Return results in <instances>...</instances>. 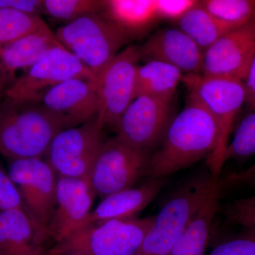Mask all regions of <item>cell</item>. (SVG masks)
Listing matches in <instances>:
<instances>
[{
  "label": "cell",
  "mask_w": 255,
  "mask_h": 255,
  "mask_svg": "<svg viewBox=\"0 0 255 255\" xmlns=\"http://www.w3.org/2000/svg\"><path fill=\"white\" fill-rule=\"evenodd\" d=\"M153 217L111 220L78 228L43 255H136Z\"/></svg>",
  "instance_id": "3957f363"
},
{
  "label": "cell",
  "mask_w": 255,
  "mask_h": 255,
  "mask_svg": "<svg viewBox=\"0 0 255 255\" xmlns=\"http://www.w3.org/2000/svg\"><path fill=\"white\" fill-rule=\"evenodd\" d=\"M15 209L25 211L22 199L9 174L0 167V212Z\"/></svg>",
  "instance_id": "4dcf8cb0"
},
{
  "label": "cell",
  "mask_w": 255,
  "mask_h": 255,
  "mask_svg": "<svg viewBox=\"0 0 255 255\" xmlns=\"http://www.w3.org/2000/svg\"><path fill=\"white\" fill-rule=\"evenodd\" d=\"M184 74L175 67L163 62L150 60L139 65L136 76V97L150 96L172 101Z\"/></svg>",
  "instance_id": "7402d4cb"
},
{
  "label": "cell",
  "mask_w": 255,
  "mask_h": 255,
  "mask_svg": "<svg viewBox=\"0 0 255 255\" xmlns=\"http://www.w3.org/2000/svg\"><path fill=\"white\" fill-rule=\"evenodd\" d=\"M220 174L205 171L184 182L166 201L136 255H169Z\"/></svg>",
  "instance_id": "277c9868"
},
{
  "label": "cell",
  "mask_w": 255,
  "mask_h": 255,
  "mask_svg": "<svg viewBox=\"0 0 255 255\" xmlns=\"http://www.w3.org/2000/svg\"><path fill=\"white\" fill-rule=\"evenodd\" d=\"M97 117L78 127L61 130L44 159L58 176L90 180L94 164L105 140Z\"/></svg>",
  "instance_id": "30bf717a"
},
{
  "label": "cell",
  "mask_w": 255,
  "mask_h": 255,
  "mask_svg": "<svg viewBox=\"0 0 255 255\" xmlns=\"http://www.w3.org/2000/svg\"><path fill=\"white\" fill-rule=\"evenodd\" d=\"M221 191L220 176H217L205 200L191 219L169 255L205 254L214 219L220 209Z\"/></svg>",
  "instance_id": "ffe728a7"
},
{
  "label": "cell",
  "mask_w": 255,
  "mask_h": 255,
  "mask_svg": "<svg viewBox=\"0 0 255 255\" xmlns=\"http://www.w3.org/2000/svg\"><path fill=\"white\" fill-rule=\"evenodd\" d=\"M221 189L226 187H238V186H246V187L255 188V164L249 168L228 175L223 179H220Z\"/></svg>",
  "instance_id": "d6a6232c"
},
{
  "label": "cell",
  "mask_w": 255,
  "mask_h": 255,
  "mask_svg": "<svg viewBox=\"0 0 255 255\" xmlns=\"http://www.w3.org/2000/svg\"><path fill=\"white\" fill-rule=\"evenodd\" d=\"M8 174L21 195L25 211L48 241L56 205L58 175L44 158L11 160Z\"/></svg>",
  "instance_id": "52a82bcc"
},
{
  "label": "cell",
  "mask_w": 255,
  "mask_h": 255,
  "mask_svg": "<svg viewBox=\"0 0 255 255\" xmlns=\"http://www.w3.org/2000/svg\"><path fill=\"white\" fill-rule=\"evenodd\" d=\"M48 28L41 16L14 9H0V47Z\"/></svg>",
  "instance_id": "cb8c5ba5"
},
{
  "label": "cell",
  "mask_w": 255,
  "mask_h": 255,
  "mask_svg": "<svg viewBox=\"0 0 255 255\" xmlns=\"http://www.w3.org/2000/svg\"><path fill=\"white\" fill-rule=\"evenodd\" d=\"M182 82L189 90V96L205 107L219 127V145L206 164L211 172L221 175L233 124L246 104L244 83L239 80L210 78L201 74L184 75Z\"/></svg>",
  "instance_id": "5b68a950"
},
{
  "label": "cell",
  "mask_w": 255,
  "mask_h": 255,
  "mask_svg": "<svg viewBox=\"0 0 255 255\" xmlns=\"http://www.w3.org/2000/svg\"><path fill=\"white\" fill-rule=\"evenodd\" d=\"M243 83L246 94V105L250 110H255V54Z\"/></svg>",
  "instance_id": "836d02e7"
},
{
  "label": "cell",
  "mask_w": 255,
  "mask_h": 255,
  "mask_svg": "<svg viewBox=\"0 0 255 255\" xmlns=\"http://www.w3.org/2000/svg\"><path fill=\"white\" fill-rule=\"evenodd\" d=\"M140 60L138 47L130 46L119 52L97 76L100 102L97 119L102 127L115 129L129 105L136 98V76Z\"/></svg>",
  "instance_id": "8fae6325"
},
{
  "label": "cell",
  "mask_w": 255,
  "mask_h": 255,
  "mask_svg": "<svg viewBox=\"0 0 255 255\" xmlns=\"http://www.w3.org/2000/svg\"><path fill=\"white\" fill-rule=\"evenodd\" d=\"M151 154L128 145L116 135L105 140L90 174L96 196L103 199L133 187L147 176Z\"/></svg>",
  "instance_id": "9c48e42d"
},
{
  "label": "cell",
  "mask_w": 255,
  "mask_h": 255,
  "mask_svg": "<svg viewBox=\"0 0 255 255\" xmlns=\"http://www.w3.org/2000/svg\"><path fill=\"white\" fill-rule=\"evenodd\" d=\"M209 255H255V234L246 231L221 243Z\"/></svg>",
  "instance_id": "f1b7e54d"
},
{
  "label": "cell",
  "mask_w": 255,
  "mask_h": 255,
  "mask_svg": "<svg viewBox=\"0 0 255 255\" xmlns=\"http://www.w3.org/2000/svg\"><path fill=\"white\" fill-rule=\"evenodd\" d=\"M5 90H6V87H5L2 80H1V78H0V100H1L2 95H4Z\"/></svg>",
  "instance_id": "e575fe53"
},
{
  "label": "cell",
  "mask_w": 255,
  "mask_h": 255,
  "mask_svg": "<svg viewBox=\"0 0 255 255\" xmlns=\"http://www.w3.org/2000/svg\"><path fill=\"white\" fill-rule=\"evenodd\" d=\"M104 6L103 0H42V14L69 23L87 15L101 14Z\"/></svg>",
  "instance_id": "484cf974"
},
{
  "label": "cell",
  "mask_w": 255,
  "mask_h": 255,
  "mask_svg": "<svg viewBox=\"0 0 255 255\" xmlns=\"http://www.w3.org/2000/svg\"><path fill=\"white\" fill-rule=\"evenodd\" d=\"M172 101L138 96L121 117L116 136L128 145L152 153L159 147L174 119Z\"/></svg>",
  "instance_id": "7c38bea8"
},
{
  "label": "cell",
  "mask_w": 255,
  "mask_h": 255,
  "mask_svg": "<svg viewBox=\"0 0 255 255\" xmlns=\"http://www.w3.org/2000/svg\"><path fill=\"white\" fill-rule=\"evenodd\" d=\"M197 2L195 0H155L157 19L177 23Z\"/></svg>",
  "instance_id": "f546056e"
},
{
  "label": "cell",
  "mask_w": 255,
  "mask_h": 255,
  "mask_svg": "<svg viewBox=\"0 0 255 255\" xmlns=\"http://www.w3.org/2000/svg\"><path fill=\"white\" fill-rule=\"evenodd\" d=\"M57 39L97 78L129 41L127 36L102 14H92L57 30Z\"/></svg>",
  "instance_id": "8992f818"
},
{
  "label": "cell",
  "mask_w": 255,
  "mask_h": 255,
  "mask_svg": "<svg viewBox=\"0 0 255 255\" xmlns=\"http://www.w3.org/2000/svg\"><path fill=\"white\" fill-rule=\"evenodd\" d=\"M73 78H97L62 45L55 46L6 89L4 97L18 102H41L50 89Z\"/></svg>",
  "instance_id": "ba28073f"
},
{
  "label": "cell",
  "mask_w": 255,
  "mask_h": 255,
  "mask_svg": "<svg viewBox=\"0 0 255 255\" xmlns=\"http://www.w3.org/2000/svg\"><path fill=\"white\" fill-rule=\"evenodd\" d=\"M60 45L55 33L48 28L0 47V78L5 87L16 80L15 73L17 70H27L47 52Z\"/></svg>",
  "instance_id": "d6986e66"
},
{
  "label": "cell",
  "mask_w": 255,
  "mask_h": 255,
  "mask_svg": "<svg viewBox=\"0 0 255 255\" xmlns=\"http://www.w3.org/2000/svg\"><path fill=\"white\" fill-rule=\"evenodd\" d=\"M128 38L143 36L157 21L155 0H105L101 13Z\"/></svg>",
  "instance_id": "44dd1931"
},
{
  "label": "cell",
  "mask_w": 255,
  "mask_h": 255,
  "mask_svg": "<svg viewBox=\"0 0 255 255\" xmlns=\"http://www.w3.org/2000/svg\"><path fill=\"white\" fill-rule=\"evenodd\" d=\"M41 103L63 121L66 128L87 123L100 110L96 82L85 78L70 79L50 89Z\"/></svg>",
  "instance_id": "5bb4252c"
},
{
  "label": "cell",
  "mask_w": 255,
  "mask_h": 255,
  "mask_svg": "<svg viewBox=\"0 0 255 255\" xmlns=\"http://www.w3.org/2000/svg\"><path fill=\"white\" fill-rule=\"evenodd\" d=\"M177 23L178 28L187 34L203 53L225 33L235 28L210 14L199 1Z\"/></svg>",
  "instance_id": "603a6c76"
},
{
  "label": "cell",
  "mask_w": 255,
  "mask_h": 255,
  "mask_svg": "<svg viewBox=\"0 0 255 255\" xmlns=\"http://www.w3.org/2000/svg\"><path fill=\"white\" fill-rule=\"evenodd\" d=\"M2 8L41 16L42 0H0V9Z\"/></svg>",
  "instance_id": "1f68e13d"
},
{
  "label": "cell",
  "mask_w": 255,
  "mask_h": 255,
  "mask_svg": "<svg viewBox=\"0 0 255 255\" xmlns=\"http://www.w3.org/2000/svg\"><path fill=\"white\" fill-rule=\"evenodd\" d=\"M255 54V18L225 33L203 53L201 75L243 81Z\"/></svg>",
  "instance_id": "4fadbf2b"
},
{
  "label": "cell",
  "mask_w": 255,
  "mask_h": 255,
  "mask_svg": "<svg viewBox=\"0 0 255 255\" xmlns=\"http://www.w3.org/2000/svg\"><path fill=\"white\" fill-rule=\"evenodd\" d=\"M138 48L140 60L163 62L179 69L184 75L201 74L203 52L179 28L159 30Z\"/></svg>",
  "instance_id": "2e32d148"
},
{
  "label": "cell",
  "mask_w": 255,
  "mask_h": 255,
  "mask_svg": "<svg viewBox=\"0 0 255 255\" xmlns=\"http://www.w3.org/2000/svg\"><path fill=\"white\" fill-rule=\"evenodd\" d=\"M46 242L26 211L0 212V255H43Z\"/></svg>",
  "instance_id": "ac0fdd59"
},
{
  "label": "cell",
  "mask_w": 255,
  "mask_h": 255,
  "mask_svg": "<svg viewBox=\"0 0 255 255\" xmlns=\"http://www.w3.org/2000/svg\"><path fill=\"white\" fill-rule=\"evenodd\" d=\"M164 179H150L140 187L129 188L106 196L80 228L96 222L135 218L159 194L163 187Z\"/></svg>",
  "instance_id": "e0dca14e"
},
{
  "label": "cell",
  "mask_w": 255,
  "mask_h": 255,
  "mask_svg": "<svg viewBox=\"0 0 255 255\" xmlns=\"http://www.w3.org/2000/svg\"><path fill=\"white\" fill-rule=\"evenodd\" d=\"M223 214L228 222L255 234V195L230 203L223 208Z\"/></svg>",
  "instance_id": "83f0119b"
},
{
  "label": "cell",
  "mask_w": 255,
  "mask_h": 255,
  "mask_svg": "<svg viewBox=\"0 0 255 255\" xmlns=\"http://www.w3.org/2000/svg\"><path fill=\"white\" fill-rule=\"evenodd\" d=\"M219 141L216 121L205 107L189 96L174 117L159 147L151 154L147 177L164 179L214 153Z\"/></svg>",
  "instance_id": "6da1fadb"
},
{
  "label": "cell",
  "mask_w": 255,
  "mask_h": 255,
  "mask_svg": "<svg viewBox=\"0 0 255 255\" xmlns=\"http://www.w3.org/2000/svg\"><path fill=\"white\" fill-rule=\"evenodd\" d=\"M0 101H1V100H0Z\"/></svg>",
  "instance_id": "d590c367"
},
{
  "label": "cell",
  "mask_w": 255,
  "mask_h": 255,
  "mask_svg": "<svg viewBox=\"0 0 255 255\" xmlns=\"http://www.w3.org/2000/svg\"><path fill=\"white\" fill-rule=\"evenodd\" d=\"M96 194L89 179L58 176L56 205L48 237L63 241L81 226L92 211Z\"/></svg>",
  "instance_id": "9a60e30c"
},
{
  "label": "cell",
  "mask_w": 255,
  "mask_h": 255,
  "mask_svg": "<svg viewBox=\"0 0 255 255\" xmlns=\"http://www.w3.org/2000/svg\"><path fill=\"white\" fill-rule=\"evenodd\" d=\"M255 154V110H251L239 124L232 140L225 151L224 163L231 159H243Z\"/></svg>",
  "instance_id": "4316f807"
},
{
  "label": "cell",
  "mask_w": 255,
  "mask_h": 255,
  "mask_svg": "<svg viewBox=\"0 0 255 255\" xmlns=\"http://www.w3.org/2000/svg\"><path fill=\"white\" fill-rule=\"evenodd\" d=\"M199 2L210 14L233 28L255 18V0H203Z\"/></svg>",
  "instance_id": "d4e9b609"
},
{
  "label": "cell",
  "mask_w": 255,
  "mask_h": 255,
  "mask_svg": "<svg viewBox=\"0 0 255 255\" xmlns=\"http://www.w3.org/2000/svg\"><path fill=\"white\" fill-rule=\"evenodd\" d=\"M66 129L41 102L0 101V153L9 161L44 158L54 137Z\"/></svg>",
  "instance_id": "7a4b0ae2"
}]
</instances>
